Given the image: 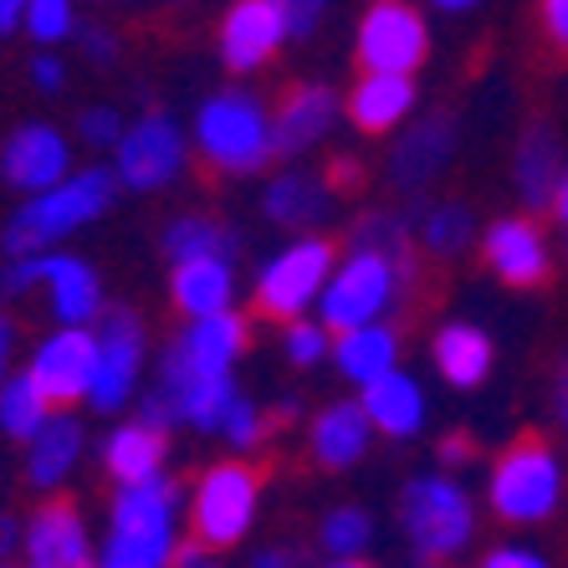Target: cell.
<instances>
[{"label":"cell","mask_w":568,"mask_h":568,"mask_svg":"<svg viewBox=\"0 0 568 568\" xmlns=\"http://www.w3.org/2000/svg\"><path fill=\"white\" fill-rule=\"evenodd\" d=\"M395 354H399V338H395V328H384V323L344 328L338 344H333V364L354 384H369V379H379V374H389L395 369Z\"/></svg>","instance_id":"4316f807"},{"label":"cell","mask_w":568,"mask_h":568,"mask_svg":"<svg viewBox=\"0 0 568 568\" xmlns=\"http://www.w3.org/2000/svg\"><path fill=\"white\" fill-rule=\"evenodd\" d=\"M231 246H236V236H231L221 221H211V215H180V221L164 231V252H170L174 262H190V256H231Z\"/></svg>","instance_id":"d6a6232c"},{"label":"cell","mask_w":568,"mask_h":568,"mask_svg":"<svg viewBox=\"0 0 568 568\" xmlns=\"http://www.w3.org/2000/svg\"><path fill=\"white\" fill-rule=\"evenodd\" d=\"M328 205H333V190L317 174H303V170L277 174L262 195V211L277 225H313L328 215Z\"/></svg>","instance_id":"f546056e"},{"label":"cell","mask_w":568,"mask_h":568,"mask_svg":"<svg viewBox=\"0 0 568 568\" xmlns=\"http://www.w3.org/2000/svg\"><path fill=\"white\" fill-rule=\"evenodd\" d=\"M542 554H532V548H491L487 554V568H538Z\"/></svg>","instance_id":"b9f144b4"},{"label":"cell","mask_w":568,"mask_h":568,"mask_svg":"<svg viewBox=\"0 0 568 568\" xmlns=\"http://www.w3.org/2000/svg\"><path fill=\"white\" fill-rule=\"evenodd\" d=\"M558 180H564L558 139L538 123V129H528V133H523V144H517V195H523V205L542 211V205L554 200Z\"/></svg>","instance_id":"f1b7e54d"},{"label":"cell","mask_w":568,"mask_h":568,"mask_svg":"<svg viewBox=\"0 0 568 568\" xmlns=\"http://www.w3.org/2000/svg\"><path fill=\"white\" fill-rule=\"evenodd\" d=\"M282 21H287V37H307V31L323 21V11H328V0H277Z\"/></svg>","instance_id":"f35d334b"},{"label":"cell","mask_w":568,"mask_h":568,"mask_svg":"<svg viewBox=\"0 0 568 568\" xmlns=\"http://www.w3.org/2000/svg\"><path fill=\"white\" fill-rule=\"evenodd\" d=\"M369 542H374V517L364 513V507H338V513H328L317 523V548H323V558H333V564L364 558Z\"/></svg>","instance_id":"1f68e13d"},{"label":"cell","mask_w":568,"mask_h":568,"mask_svg":"<svg viewBox=\"0 0 568 568\" xmlns=\"http://www.w3.org/2000/svg\"><path fill=\"white\" fill-rule=\"evenodd\" d=\"M185 170V133L170 113H144L129 133H119V174L129 190H164Z\"/></svg>","instance_id":"30bf717a"},{"label":"cell","mask_w":568,"mask_h":568,"mask_svg":"<svg viewBox=\"0 0 568 568\" xmlns=\"http://www.w3.org/2000/svg\"><path fill=\"white\" fill-rule=\"evenodd\" d=\"M11 348H16V323L0 313V384H6V369H11Z\"/></svg>","instance_id":"f6af8a7d"},{"label":"cell","mask_w":568,"mask_h":568,"mask_svg":"<svg viewBox=\"0 0 568 568\" xmlns=\"http://www.w3.org/2000/svg\"><path fill=\"white\" fill-rule=\"evenodd\" d=\"M538 11H542V31H548V41L568 57V0H538Z\"/></svg>","instance_id":"ab89813d"},{"label":"cell","mask_w":568,"mask_h":568,"mask_svg":"<svg viewBox=\"0 0 568 568\" xmlns=\"http://www.w3.org/2000/svg\"><path fill=\"white\" fill-rule=\"evenodd\" d=\"M31 82H37L41 93H62V82H67V67L57 62L52 52H41L37 62H31Z\"/></svg>","instance_id":"60d3db41"},{"label":"cell","mask_w":568,"mask_h":568,"mask_svg":"<svg viewBox=\"0 0 568 568\" xmlns=\"http://www.w3.org/2000/svg\"><path fill=\"white\" fill-rule=\"evenodd\" d=\"M93 358H98V338L82 323H62V328L47 338V344L31 354V379L41 384V395L52 405H72V399L88 395L93 384Z\"/></svg>","instance_id":"7c38bea8"},{"label":"cell","mask_w":568,"mask_h":568,"mask_svg":"<svg viewBox=\"0 0 568 568\" xmlns=\"http://www.w3.org/2000/svg\"><path fill=\"white\" fill-rule=\"evenodd\" d=\"M78 6L72 0H31L27 6V21L21 27L31 31V41H41V47H57V41H67L72 31H78Z\"/></svg>","instance_id":"e575fe53"},{"label":"cell","mask_w":568,"mask_h":568,"mask_svg":"<svg viewBox=\"0 0 568 568\" xmlns=\"http://www.w3.org/2000/svg\"><path fill=\"white\" fill-rule=\"evenodd\" d=\"M16 542H21V528H16V523H0V558H11Z\"/></svg>","instance_id":"c3c4849f"},{"label":"cell","mask_w":568,"mask_h":568,"mask_svg":"<svg viewBox=\"0 0 568 568\" xmlns=\"http://www.w3.org/2000/svg\"><path fill=\"white\" fill-rule=\"evenodd\" d=\"M491 513L513 523V528H532V523H548L564 503V471H558V456L542 436H523L517 446H507L497 456V471H491Z\"/></svg>","instance_id":"5b68a950"},{"label":"cell","mask_w":568,"mask_h":568,"mask_svg":"<svg viewBox=\"0 0 568 568\" xmlns=\"http://www.w3.org/2000/svg\"><path fill=\"white\" fill-rule=\"evenodd\" d=\"M430 52L425 21L405 0H374L358 21V67L364 72H415Z\"/></svg>","instance_id":"9c48e42d"},{"label":"cell","mask_w":568,"mask_h":568,"mask_svg":"<svg viewBox=\"0 0 568 568\" xmlns=\"http://www.w3.org/2000/svg\"><path fill=\"white\" fill-rule=\"evenodd\" d=\"M410 282H415V256L410 252L354 246V256L333 272L328 287H323V297H317L323 323H328V333L358 328V323H379Z\"/></svg>","instance_id":"3957f363"},{"label":"cell","mask_w":568,"mask_h":568,"mask_svg":"<svg viewBox=\"0 0 568 568\" xmlns=\"http://www.w3.org/2000/svg\"><path fill=\"white\" fill-rule=\"evenodd\" d=\"M241 348H246V323L225 307V313L190 317V328L180 333V344L164 354L159 369H174V374H231V364L241 358Z\"/></svg>","instance_id":"5bb4252c"},{"label":"cell","mask_w":568,"mask_h":568,"mask_svg":"<svg viewBox=\"0 0 568 568\" xmlns=\"http://www.w3.org/2000/svg\"><path fill=\"white\" fill-rule=\"evenodd\" d=\"M282 344H287V358L297 369H313V364L328 358V323H303V317H292Z\"/></svg>","instance_id":"8d00e7d4"},{"label":"cell","mask_w":568,"mask_h":568,"mask_svg":"<svg viewBox=\"0 0 568 568\" xmlns=\"http://www.w3.org/2000/svg\"><path fill=\"white\" fill-rule=\"evenodd\" d=\"M113 190H119V174L113 170H82V174H62L57 185L37 190V195L21 205V215L6 231V256H41L52 252L62 236L93 225L98 215L113 205Z\"/></svg>","instance_id":"7a4b0ae2"},{"label":"cell","mask_w":568,"mask_h":568,"mask_svg":"<svg viewBox=\"0 0 568 568\" xmlns=\"http://www.w3.org/2000/svg\"><path fill=\"white\" fill-rule=\"evenodd\" d=\"M333 277V246L323 236L292 241L287 252H277L266 262V272L256 277V313L272 323H292L323 297Z\"/></svg>","instance_id":"ba28073f"},{"label":"cell","mask_w":568,"mask_h":568,"mask_svg":"<svg viewBox=\"0 0 568 568\" xmlns=\"http://www.w3.org/2000/svg\"><path fill=\"white\" fill-rule=\"evenodd\" d=\"M52 410L57 405L41 395V384L31 379V374H16V379L0 384V430H6V436L31 440Z\"/></svg>","instance_id":"4dcf8cb0"},{"label":"cell","mask_w":568,"mask_h":568,"mask_svg":"<svg viewBox=\"0 0 568 568\" xmlns=\"http://www.w3.org/2000/svg\"><path fill=\"white\" fill-rule=\"evenodd\" d=\"M436 6H440V11H471L476 0H436Z\"/></svg>","instance_id":"681fc988"},{"label":"cell","mask_w":568,"mask_h":568,"mask_svg":"<svg viewBox=\"0 0 568 568\" xmlns=\"http://www.w3.org/2000/svg\"><path fill=\"white\" fill-rule=\"evenodd\" d=\"M98 338V358H93V384H88V399L93 410H123V399L133 395L139 384V364H144V323L123 307L103 313V328Z\"/></svg>","instance_id":"8fae6325"},{"label":"cell","mask_w":568,"mask_h":568,"mask_svg":"<svg viewBox=\"0 0 568 568\" xmlns=\"http://www.w3.org/2000/svg\"><path fill=\"white\" fill-rule=\"evenodd\" d=\"M420 241L436 256H456L471 241V211L466 205H436V211L420 221Z\"/></svg>","instance_id":"836d02e7"},{"label":"cell","mask_w":568,"mask_h":568,"mask_svg":"<svg viewBox=\"0 0 568 568\" xmlns=\"http://www.w3.org/2000/svg\"><path fill=\"white\" fill-rule=\"evenodd\" d=\"M82 41L93 47L98 62H108V57H113V37H108V31H82Z\"/></svg>","instance_id":"7dc6e473"},{"label":"cell","mask_w":568,"mask_h":568,"mask_svg":"<svg viewBox=\"0 0 568 568\" xmlns=\"http://www.w3.org/2000/svg\"><path fill=\"white\" fill-rule=\"evenodd\" d=\"M399 528L415 558L436 564V558H456L476 532V507L456 481L446 476H415L399 491Z\"/></svg>","instance_id":"8992f818"},{"label":"cell","mask_w":568,"mask_h":568,"mask_svg":"<svg viewBox=\"0 0 568 568\" xmlns=\"http://www.w3.org/2000/svg\"><path fill=\"white\" fill-rule=\"evenodd\" d=\"M21 548L37 568H82L93 564V542H88V523L72 503H41L31 523L21 528Z\"/></svg>","instance_id":"e0dca14e"},{"label":"cell","mask_w":568,"mask_h":568,"mask_svg":"<svg viewBox=\"0 0 568 568\" xmlns=\"http://www.w3.org/2000/svg\"><path fill=\"white\" fill-rule=\"evenodd\" d=\"M364 410H369L374 430L379 436H395V440H410L415 430L425 425V389L410 379V374H379V379L364 384V399H358Z\"/></svg>","instance_id":"603a6c76"},{"label":"cell","mask_w":568,"mask_h":568,"mask_svg":"<svg viewBox=\"0 0 568 568\" xmlns=\"http://www.w3.org/2000/svg\"><path fill=\"white\" fill-rule=\"evenodd\" d=\"M548 211H554V221H558V225H568V170H564V180H558L554 200H548Z\"/></svg>","instance_id":"bcb514c9"},{"label":"cell","mask_w":568,"mask_h":568,"mask_svg":"<svg viewBox=\"0 0 568 568\" xmlns=\"http://www.w3.org/2000/svg\"><path fill=\"white\" fill-rule=\"evenodd\" d=\"M436 369H440V379L456 384V389L481 384L491 369V338L481 328H471V323H446V328L436 333Z\"/></svg>","instance_id":"83f0119b"},{"label":"cell","mask_w":568,"mask_h":568,"mask_svg":"<svg viewBox=\"0 0 568 568\" xmlns=\"http://www.w3.org/2000/svg\"><path fill=\"white\" fill-rule=\"evenodd\" d=\"M174 307L185 317H205V313H225L231 297H236V272L225 256H190V262H174Z\"/></svg>","instance_id":"cb8c5ba5"},{"label":"cell","mask_w":568,"mask_h":568,"mask_svg":"<svg viewBox=\"0 0 568 568\" xmlns=\"http://www.w3.org/2000/svg\"><path fill=\"white\" fill-rule=\"evenodd\" d=\"M287 21H282L277 0H236L221 21V62L231 72H256L282 52Z\"/></svg>","instance_id":"4fadbf2b"},{"label":"cell","mask_w":568,"mask_h":568,"mask_svg":"<svg viewBox=\"0 0 568 568\" xmlns=\"http://www.w3.org/2000/svg\"><path fill=\"white\" fill-rule=\"evenodd\" d=\"M481 252H487V266L507 287H538V282H548V266H554L548 236H542V225L528 221V215L497 221L481 236Z\"/></svg>","instance_id":"9a60e30c"},{"label":"cell","mask_w":568,"mask_h":568,"mask_svg":"<svg viewBox=\"0 0 568 568\" xmlns=\"http://www.w3.org/2000/svg\"><path fill=\"white\" fill-rule=\"evenodd\" d=\"M41 282L52 292V313L57 323H93L103 313V282L82 256H47L41 252Z\"/></svg>","instance_id":"7402d4cb"},{"label":"cell","mask_w":568,"mask_h":568,"mask_svg":"<svg viewBox=\"0 0 568 568\" xmlns=\"http://www.w3.org/2000/svg\"><path fill=\"white\" fill-rule=\"evenodd\" d=\"M333 123H338V93L317 88V82H303L272 113V144H277V154H307L313 144L328 139Z\"/></svg>","instance_id":"ac0fdd59"},{"label":"cell","mask_w":568,"mask_h":568,"mask_svg":"<svg viewBox=\"0 0 568 568\" xmlns=\"http://www.w3.org/2000/svg\"><path fill=\"white\" fill-rule=\"evenodd\" d=\"M256 503H262V476L246 462H225L195 481V503H190V528L205 548H231L252 532Z\"/></svg>","instance_id":"52a82bcc"},{"label":"cell","mask_w":568,"mask_h":568,"mask_svg":"<svg viewBox=\"0 0 568 568\" xmlns=\"http://www.w3.org/2000/svg\"><path fill=\"white\" fill-rule=\"evenodd\" d=\"M266 430H272V420H266L262 410H256L252 399H231V410H225V420H221V436L231 440L236 450H256L266 440Z\"/></svg>","instance_id":"d590c367"},{"label":"cell","mask_w":568,"mask_h":568,"mask_svg":"<svg viewBox=\"0 0 568 568\" xmlns=\"http://www.w3.org/2000/svg\"><path fill=\"white\" fill-rule=\"evenodd\" d=\"M180 548V487L170 476L119 481V503L108 513V568H164Z\"/></svg>","instance_id":"6da1fadb"},{"label":"cell","mask_w":568,"mask_h":568,"mask_svg":"<svg viewBox=\"0 0 568 568\" xmlns=\"http://www.w3.org/2000/svg\"><path fill=\"white\" fill-rule=\"evenodd\" d=\"M564 420H568V405H564Z\"/></svg>","instance_id":"f907efd6"},{"label":"cell","mask_w":568,"mask_h":568,"mask_svg":"<svg viewBox=\"0 0 568 568\" xmlns=\"http://www.w3.org/2000/svg\"><path fill=\"white\" fill-rule=\"evenodd\" d=\"M27 446H31L27 450V481L31 487H62L67 471H72L78 456H82V425L72 420V415L52 410Z\"/></svg>","instance_id":"d4e9b609"},{"label":"cell","mask_w":568,"mask_h":568,"mask_svg":"<svg viewBox=\"0 0 568 568\" xmlns=\"http://www.w3.org/2000/svg\"><path fill=\"white\" fill-rule=\"evenodd\" d=\"M78 133L88 139V144H119L123 119L113 113V108H88V113L78 119Z\"/></svg>","instance_id":"74e56055"},{"label":"cell","mask_w":568,"mask_h":568,"mask_svg":"<svg viewBox=\"0 0 568 568\" xmlns=\"http://www.w3.org/2000/svg\"><path fill=\"white\" fill-rule=\"evenodd\" d=\"M27 6H31V0H0V37L27 21Z\"/></svg>","instance_id":"ee69618b"},{"label":"cell","mask_w":568,"mask_h":568,"mask_svg":"<svg viewBox=\"0 0 568 568\" xmlns=\"http://www.w3.org/2000/svg\"><path fill=\"white\" fill-rule=\"evenodd\" d=\"M369 436H374L369 410L354 405V399H338V405H328V410L313 420V436H307L313 466H323V471H348L354 462H364Z\"/></svg>","instance_id":"ffe728a7"},{"label":"cell","mask_w":568,"mask_h":568,"mask_svg":"<svg viewBox=\"0 0 568 568\" xmlns=\"http://www.w3.org/2000/svg\"><path fill=\"white\" fill-rule=\"evenodd\" d=\"M415 72H364L348 93V119L358 133H389L410 119Z\"/></svg>","instance_id":"44dd1931"},{"label":"cell","mask_w":568,"mask_h":568,"mask_svg":"<svg viewBox=\"0 0 568 568\" xmlns=\"http://www.w3.org/2000/svg\"><path fill=\"white\" fill-rule=\"evenodd\" d=\"M440 462H446V466H466V462H471V440H466V436H446V440H440Z\"/></svg>","instance_id":"7bdbcfd3"},{"label":"cell","mask_w":568,"mask_h":568,"mask_svg":"<svg viewBox=\"0 0 568 568\" xmlns=\"http://www.w3.org/2000/svg\"><path fill=\"white\" fill-rule=\"evenodd\" d=\"M0 174L16 190L37 195V190L57 185L62 174H72V149H67V139L52 123H21L0 149Z\"/></svg>","instance_id":"2e32d148"},{"label":"cell","mask_w":568,"mask_h":568,"mask_svg":"<svg viewBox=\"0 0 568 568\" xmlns=\"http://www.w3.org/2000/svg\"><path fill=\"white\" fill-rule=\"evenodd\" d=\"M456 154V123L446 113H425L389 154V180L399 190H425Z\"/></svg>","instance_id":"d6986e66"},{"label":"cell","mask_w":568,"mask_h":568,"mask_svg":"<svg viewBox=\"0 0 568 568\" xmlns=\"http://www.w3.org/2000/svg\"><path fill=\"white\" fill-rule=\"evenodd\" d=\"M195 149L221 174H256L272 164V113L256 103V93H215L195 113Z\"/></svg>","instance_id":"277c9868"},{"label":"cell","mask_w":568,"mask_h":568,"mask_svg":"<svg viewBox=\"0 0 568 568\" xmlns=\"http://www.w3.org/2000/svg\"><path fill=\"white\" fill-rule=\"evenodd\" d=\"M164 446H170L164 425H154V420L119 425V430L108 436V446H103V466H108V476H113V481H144V476L159 471Z\"/></svg>","instance_id":"484cf974"}]
</instances>
